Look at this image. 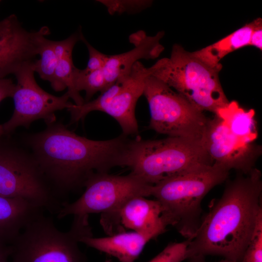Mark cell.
Returning <instances> with one entry per match:
<instances>
[{
    "label": "cell",
    "mask_w": 262,
    "mask_h": 262,
    "mask_svg": "<svg viewBox=\"0 0 262 262\" xmlns=\"http://www.w3.org/2000/svg\"><path fill=\"white\" fill-rule=\"evenodd\" d=\"M44 131L32 136L29 144L33 158L56 195H64L84 187L97 173H108L124 166V156L131 139L122 134L107 140L80 136L62 124L48 125Z\"/></svg>",
    "instance_id": "obj_1"
},
{
    "label": "cell",
    "mask_w": 262,
    "mask_h": 262,
    "mask_svg": "<svg viewBox=\"0 0 262 262\" xmlns=\"http://www.w3.org/2000/svg\"><path fill=\"white\" fill-rule=\"evenodd\" d=\"M262 174L256 168L229 181L190 240L189 259L212 255L241 262L262 212Z\"/></svg>",
    "instance_id": "obj_2"
},
{
    "label": "cell",
    "mask_w": 262,
    "mask_h": 262,
    "mask_svg": "<svg viewBox=\"0 0 262 262\" xmlns=\"http://www.w3.org/2000/svg\"><path fill=\"white\" fill-rule=\"evenodd\" d=\"M229 171L213 163L152 185L150 196L160 203L162 216L167 226H174L182 236L191 240L201 222L202 200L212 188L227 180Z\"/></svg>",
    "instance_id": "obj_3"
},
{
    "label": "cell",
    "mask_w": 262,
    "mask_h": 262,
    "mask_svg": "<svg viewBox=\"0 0 262 262\" xmlns=\"http://www.w3.org/2000/svg\"><path fill=\"white\" fill-rule=\"evenodd\" d=\"M213 164L200 142L178 137L144 140L138 136L130 139L124 157V166L151 185Z\"/></svg>",
    "instance_id": "obj_4"
},
{
    "label": "cell",
    "mask_w": 262,
    "mask_h": 262,
    "mask_svg": "<svg viewBox=\"0 0 262 262\" xmlns=\"http://www.w3.org/2000/svg\"><path fill=\"white\" fill-rule=\"evenodd\" d=\"M150 69L151 75L202 112L215 114L229 102L219 79L222 66L209 65L180 45H174L170 57L159 60Z\"/></svg>",
    "instance_id": "obj_5"
},
{
    "label": "cell",
    "mask_w": 262,
    "mask_h": 262,
    "mask_svg": "<svg viewBox=\"0 0 262 262\" xmlns=\"http://www.w3.org/2000/svg\"><path fill=\"white\" fill-rule=\"evenodd\" d=\"M91 236L88 216H74L69 230L63 232L42 212L10 245L12 262H87L79 243L82 237Z\"/></svg>",
    "instance_id": "obj_6"
},
{
    "label": "cell",
    "mask_w": 262,
    "mask_h": 262,
    "mask_svg": "<svg viewBox=\"0 0 262 262\" xmlns=\"http://www.w3.org/2000/svg\"><path fill=\"white\" fill-rule=\"evenodd\" d=\"M152 185L131 172L125 176L95 174L85 182V189L80 197L65 204L57 217L61 219L70 215L84 216L101 213V225L110 235L121 206L132 197L150 196Z\"/></svg>",
    "instance_id": "obj_7"
},
{
    "label": "cell",
    "mask_w": 262,
    "mask_h": 262,
    "mask_svg": "<svg viewBox=\"0 0 262 262\" xmlns=\"http://www.w3.org/2000/svg\"><path fill=\"white\" fill-rule=\"evenodd\" d=\"M143 95L149 105L150 129L201 142L209 120L202 111L151 74L145 79Z\"/></svg>",
    "instance_id": "obj_8"
},
{
    "label": "cell",
    "mask_w": 262,
    "mask_h": 262,
    "mask_svg": "<svg viewBox=\"0 0 262 262\" xmlns=\"http://www.w3.org/2000/svg\"><path fill=\"white\" fill-rule=\"evenodd\" d=\"M0 196L28 201L52 214L64 202L56 195L33 157L0 145Z\"/></svg>",
    "instance_id": "obj_9"
},
{
    "label": "cell",
    "mask_w": 262,
    "mask_h": 262,
    "mask_svg": "<svg viewBox=\"0 0 262 262\" xmlns=\"http://www.w3.org/2000/svg\"><path fill=\"white\" fill-rule=\"evenodd\" d=\"M34 61L24 64L14 74L17 81L12 97L15 109L11 118L2 124L4 133H9L19 126L27 128L38 119H44L48 125L53 123L56 111L73 104L69 101L67 92L57 97L38 85L34 76Z\"/></svg>",
    "instance_id": "obj_10"
},
{
    "label": "cell",
    "mask_w": 262,
    "mask_h": 262,
    "mask_svg": "<svg viewBox=\"0 0 262 262\" xmlns=\"http://www.w3.org/2000/svg\"><path fill=\"white\" fill-rule=\"evenodd\" d=\"M201 144L213 163L242 174H247L255 168L262 154L261 146L245 143L234 136L215 115L209 119Z\"/></svg>",
    "instance_id": "obj_11"
},
{
    "label": "cell",
    "mask_w": 262,
    "mask_h": 262,
    "mask_svg": "<svg viewBox=\"0 0 262 262\" xmlns=\"http://www.w3.org/2000/svg\"><path fill=\"white\" fill-rule=\"evenodd\" d=\"M49 33L46 26L37 31L29 32L16 18L0 39V79L15 74L24 64L34 61L43 39Z\"/></svg>",
    "instance_id": "obj_12"
},
{
    "label": "cell",
    "mask_w": 262,
    "mask_h": 262,
    "mask_svg": "<svg viewBox=\"0 0 262 262\" xmlns=\"http://www.w3.org/2000/svg\"><path fill=\"white\" fill-rule=\"evenodd\" d=\"M150 74L149 67H146L139 61L136 62L125 79L121 89L101 111L116 120L124 135L138 133L135 106L138 99L143 94L145 79Z\"/></svg>",
    "instance_id": "obj_13"
},
{
    "label": "cell",
    "mask_w": 262,
    "mask_h": 262,
    "mask_svg": "<svg viewBox=\"0 0 262 262\" xmlns=\"http://www.w3.org/2000/svg\"><path fill=\"white\" fill-rule=\"evenodd\" d=\"M162 208L156 200L137 196L127 200L118 211L115 225L116 233L126 228L148 235L152 239L166 231Z\"/></svg>",
    "instance_id": "obj_14"
},
{
    "label": "cell",
    "mask_w": 262,
    "mask_h": 262,
    "mask_svg": "<svg viewBox=\"0 0 262 262\" xmlns=\"http://www.w3.org/2000/svg\"><path fill=\"white\" fill-rule=\"evenodd\" d=\"M159 32L154 36H148L139 31L130 36L134 48L126 52L109 55L102 70L108 88L118 80L126 77L130 73L134 64L140 59H154L164 50L160 40L164 35Z\"/></svg>",
    "instance_id": "obj_15"
},
{
    "label": "cell",
    "mask_w": 262,
    "mask_h": 262,
    "mask_svg": "<svg viewBox=\"0 0 262 262\" xmlns=\"http://www.w3.org/2000/svg\"><path fill=\"white\" fill-rule=\"evenodd\" d=\"M152 238L135 231H122L104 237L84 236L80 243L113 257L119 262H134Z\"/></svg>",
    "instance_id": "obj_16"
},
{
    "label": "cell",
    "mask_w": 262,
    "mask_h": 262,
    "mask_svg": "<svg viewBox=\"0 0 262 262\" xmlns=\"http://www.w3.org/2000/svg\"><path fill=\"white\" fill-rule=\"evenodd\" d=\"M44 212L23 199L0 196V242L10 245L28 223Z\"/></svg>",
    "instance_id": "obj_17"
},
{
    "label": "cell",
    "mask_w": 262,
    "mask_h": 262,
    "mask_svg": "<svg viewBox=\"0 0 262 262\" xmlns=\"http://www.w3.org/2000/svg\"><path fill=\"white\" fill-rule=\"evenodd\" d=\"M215 116L220 118L234 136L246 143H253L258 136L255 112L246 110L236 101H229L217 110Z\"/></svg>",
    "instance_id": "obj_18"
},
{
    "label": "cell",
    "mask_w": 262,
    "mask_h": 262,
    "mask_svg": "<svg viewBox=\"0 0 262 262\" xmlns=\"http://www.w3.org/2000/svg\"><path fill=\"white\" fill-rule=\"evenodd\" d=\"M259 19L246 24L216 42L193 52L194 53L211 66H222L219 61L223 57L235 50L249 46L252 31Z\"/></svg>",
    "instance_id": "obj_19"
},
{
    "label": "cell",
    "mask_w": 262,
    "mask_h": 262,
    "mask_svg": "<svg viewBox=\"0 0 262 262\" xmlns=\"http://www.w3.org/2000/svg\"><path fill=\"white\" fill-rule=\"evenodd\" d=\"M72 56H66L58 60L53 78L50 82L52 88L55 91H62L67 89L66 92L75 104L80 106L84 103V99L76 89L73 71Z\"/></svg>",
    "instance_id": "obj_20"
},
{
    "label": "cell",
    "mask_w": 262,
    "mask_h": 262,
    "mask_svg": "<svg viewBox=\"0 0 262 262\" xmlns=\"http://www.w3.org/2000/svg\"><path fill=\"white\" fill-rule=\"evenodd\" d=\"M73 76L77 91L79 93L83 90L85 92L84 102L90 101L98 92L102 93L108 88L102 69L87 71L75 66Z\"/></svg>",
    "instance_id": "obj_21"
},
{
    "label": "cell",
    "mask_w": 262,
    "mask_h": 262,
    "mask_svg": "<svg viewBox=\"0 0 262 262\" xmlns=\"http://www.w3.org/2000/svg\"><path fill=\"white\" fill-rule=\"evenodd\" d=\"M38 55L40 58L34 62V71L39 74L42 80L50 82L58 63L53 41L44 38Z\"/></svg>",
    "instance_id": "obj_22"
},
{
    "label": "cell",
    "mask_w": 262,
    "mask_h": 262,
    "mask_svg": "<svg viewBox=\"0 0 262 262\" xmlns=\"http://www.w3.org/2000/svg\"><path fill=\"white\" fill-rule=\"evenodd\" d=\"M190 240L169 244L160 253L148 262H182L189 259L187 247ZM104 262H113L107 259Z\"/></svg>",
    "instance_id": "obj_23"
},
{
    "label": "cell",
    "mask_w": 262,
    "mask_h": 262,
    "mask_svg": "<svg viewBox=\"0 0 262 262\" xmlns=\"http://www.w3.org/2000/svg\"><path fill=\"white\" fill-rule=\"evenodd\" d=\"M241 262H262V212L256 225Z\"/></svg>",
    "instance_id": "obj_24"
},
{
    "label": "cell",
    "mask_w": 262,
    "mask_h": 262,
    "mask_svg": "<svg viewBox=\"0 0 262 262\" xmlns=\"http://www.w3.org/2000/svg\"><path fill=\"white\" fill-rule=\"evenodd\" d=\"M113 15L115 13L138 12L149 6L151 1L148 0H98Z\"/></svg>",
    "instance_id": "obj_25"
},
{
    "label": "cell",
    "mask_w": 262,
    "mask_h": 262,
    "mask_svg": "<svg viewBox=\"0 0 262 262\" xmlns=\"http://www.w3.org/2000/svg\"><path fill=\"white\" fill-rule=\"evenodd\" d=\"M80 39L85 44L89 53L88 61L84 69L87 71L102 69L109 55L99 51L91 46L81 32L80 33Z\"/></svg>",
    "instance_id": "obj_26"
},
{
    "label": "cell",
    "mask_w": 262,
    "mask_h": 262,
    "mask_svg": "<svg viewBox=\"0 0 262 262\" xmlns=\"http://www.w3.org/2000/svg\"><path fill=\"white\" fill-rule=\"evenodd\" d=\"M80 39V33H75L65 40L53 41L54 49L57 59L72 56L73 48Z\"/></svg>",
    "instance_id": "obj_27"
},
{
    "label": "cell",
    "mask_w": 262,
    "mask_h": 262,
    "mask_svg": "<svg viewBox=\"0 0 262 262\" xmlns=\"http://www.w3.org/2000/svg\"><path fill=\"white\" fill-rule=\"evenodd\" d=\"M15 85L11 79H0V102L5 98L12 97Z\"/></svg>",
    "instance_id": "obj_28"
},
{
    "label": "cell",
    "mask_w": 262,
    "mask_h": 262,
    "mask_svg": "<svg viewBox=\"0 0 262 262\" xmlns=\"http://www.w3.org/2000/svg\"><path fill=\"white\" fill-rule=\"evenodd\" d=\"M262 20L259 18L254 27L250 39L249 45L254 46L262 50Z\"/></svg>",
    "instance_id": "obj_29"
},
{
    "label": "cell",
    "mask_w": 262,
    "mask_h": 262,
    "mask_svg": "<svg viewBox=\"0 0 262 262\" xmlns=\"http://www.w3.org/2000/svg\"><path fill=\"white\" fill-rule=\"evenodd\" d=\"M17 18L15 15H11L0 21V39L7 33Z\"/></svg>",
    "instance_id": "obj_30"
},
{
    "label": "cell",
    "mask_w": 262,
    "mask_h": 262,
    "mask_svg": "<svg viewBox=\"0 0 262 262\" xmlns=\"http://www.w3.org/2000/svg\"><path fill=\"white\" fill-rule=\"evenodd\" d=\"M11 254L10 245L0 242V262H7L8 259Z\"/></svg>",
    "instance_id": "obj_31"
},
{
    "label": "cell",
    "mask_w": 262,
    "mask_h": 262,
    "mask_svg": "<svg viewBox=\"0 0 262 262\" xmlns=\"http://www.w3.org/2000/svg\"><path fill=\"white\" fill-rule=\"evenodd\" d=\"M188 262H209L205 260V257L202 256H194L187 260ZM217 262H235L233 261L224 259Z\"/></svg>",
    "instance_id": "obj_32"
},
{
    "label": "cell",
    "mask_w": 262,
    "mask_h": 262,
    "mask_svg": "<svg viewBox=\"0 0 262 262\" xmlns=\"http://www.w3.org/2000/svg\"><path fill=\"white\" fill-rule=\"evenodd\" d=\"M3 134H4V131L2 125H0V138Z\"/></svg>",
    "instance_id": "obj_33"
},
{
    "label": "cell",
    "mask_w": 262,
    "mask_h": 262,
    "mask_svg": "<svg viewBox=\"0 0 262 262\" xmlns=\"http://www.w3.org/2000/svg\"><path fill=\"white\" fill-rule=\"evenodd\" d=\"M1 2V0H0V2Z\"/></svg>",
    "instance_id": "obj_34"
}]
</instances>
